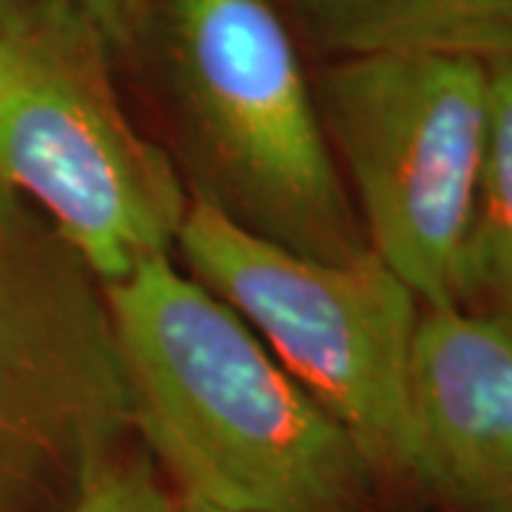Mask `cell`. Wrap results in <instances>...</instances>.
Listing matches in <instances>:
<instances>
[{
    "label": "cell",
    "mask_w": 512,
    "mask_h": 512,
    "mask_svg": "<svg viewBox=\"0 0 512 512\" xmlns=\"http://www.w3.org/2000/svg\"><path fill=\"white\" fill-rule=\"evenodd\" d=\"M103 291L128 421L180 498L225 512H382L393 498L245 319L171 256Z\"/></svg>",
    "instance_id": "1"
},
{
    "label": "cell",
    "mask_w": 512,
    "mask_h": 512,
    "mask_svg": "<svg viewBox=\"0 0 512 512\" xmlns=\"http://www.w3.org/2000/svg\"><path fill=\"white\" fill-rule=\"evenodd\" d=\"M191 197L293 254H370L296 40L271 0H154ZM146 37V40H148Z\"/></svg>",
    "instance_id": "2"
},
{
    "label": "cell",
    "mask_w": 512,
    "mask_h": 512,
    "mask_svg": "<svg viewBox=\"0 0 512 512\" xmlns=\"http://www.w3.org/2000/svg\"><path fill=\"white\" fill-rule=\"evenodd\" d=\"M114 55L60 0H0V183L109 285L171 256L191 191L143 137Z\"/></svg>",
    "instance_id": "3"
},
{
    "label": "cell",
    "mask_w": 512,
    "mask_h": 512,
    "mask_svg": "<svg viewBox=\"0 0 512 512\" xmlns=\"http://www.w3.org/2000/svg\"><path fill=\"white\" fill-rule=\"evenodd\" d=\"M174 251L336 421L399 507L421 493L410 356L421 302L379 256L293 254L191 197Z\"/></svg>",
    "instance_id": "4"
},
{
    "label": "cell",
    "mask_w": 512,
    "mask_h": 512,
    "mask_svg": "<svg viewBox=\"0 0 512 512\" xmlns=\"http://www.w3.org/2000/svg\"><path fill=\"white\" fill-rule=\"evenodd\" d=\"M490 69L473 57H330L313 86L367 248L424 311L464 308Z\"/></svg>",
    "instance_id": "5"
},
{
    "label": "cell",
    "mask_w": 512,
    "mask_h": 512,
    "mask_svg": "<svg viewBox=\"0 0 512 512\" xmlns=\"http://www.w3.org/2000/svg\"><path fill=\"white\" fill-rule=\"evenodd\" d=\"M126 430L103 282L0 183V484L43 464L77 481Z\"/></svg>",
    "instance_id": "6"
},
{
    "label": "cell",
    "mask_w": 512,
    "mask_h": 512,
    "mask_svg": "<svg viewBox=\"0 0 512 512\" xmlns=\"http://www.w3.org/2000/svg\"><path fill=\"white\" fill-rule=\"evenodd\" d=\"M410 399L421 493L444 512H512V316L421 311Z\"/></svg>",
    "instance_id": "7"
},
{
    "label": "cell",
    "mask_w": 512,
    "mask_h": 512,
    "mask_svg": "<svg viewBox=\"0 0 512 512\" xmlns=\"http://www.w3.org/2000/svg\"><path fill=\"white\" fill-rule=\"evenodd\" d=\"M330 57L433 52L512 60V0H296Z\"/></svg>",
    "instance_id": "8"
},
{
    "label": "cell",
    "mask_w": 512,
    "mask_h": 512,
    "mask_svg": "<svg viewBox=\"0 0 512 512\" xmlns=\"http://www.w3.org/2000/svg\"><path fill=\"white\" fill-rule=\"evenodd\" d=\"M487 137L467 245L464 308L512 316V60L487 63Z\"/></svg>",
    "instance_id": "9"
},
{
    "label": "cell",
    "mask_w": 512,
    "mask_h": 512,
    "mask_svg": "<svg viewBox=\"0 0 512 512\" xmlns=\"http://www.w3.org/2000/svg\"><path fill=\"white\" fill-rule=\"evenodd\" d=\"M72 512H177V498L148 453L131 456L117 444L80 470Z\"/></svg>",
    "instance_id": "10"
},
{
    "label": "cell",
    "mask_w": 512,
    "mask_h": 512,
    "mask_svg": "<svg viewBox=\"0 0 512 512\" xmlns=\"http://www.w3.org/2000/svg\"><path fill=\"white\" fill-rule=\"evenodd\" d=\"M86 20L114 57L131 52L148 37L154 0H60Z\"/></svg>",
    "instance_id": "11"
},
{
    "label": "cell",
    "mask_w": 512,
    "mask_h": 512,
    "mask_svg": "<svg viewBox=\"0 0 512 512\" xmlns=\"http://www.w3.org/2000/svg\"><path fill=\"white\" fill-rule=\"evenodd\" d=\"M177 512H225L211 507V504H202V501H194V498H180L177 495Z\"/></svg>",
    "instance_id": "12"
},
{
    "label": "cell",
    "mask_w": 512,
    "mask_h": 512,
    "mask_svg": "<svg viewBox=\"0 0 512 512\" xmlns=\"http://www.w3.org/2000/svg\"><path fill=\"white\" fill-rule=\"evenodd\" d=\"M399 512H444L439 507H407V510H399Z\"/></svg>",
    "instance_id": "13"
}]
</instances>
